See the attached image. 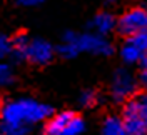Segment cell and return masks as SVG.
<instances>
[{"label":"cell","mask_w":147,"mask_h":135,"mask_svg":"<svg viewBox=\"0 0 147 135\" xmlns=\"http://www.w3.org/2000/svg\"><path fill=\"white\" fill-rule=\"evenodd\" d=\"M122 120L129 135H147V92L136 93L122 108Z\"/></svg>","instance_id":"cell-2"},{"label":"cell","mask_w":147,"mask_h":135,"mask_svg":"<svg viewBox=\"0 0 147 135\" xmlns=\"http://www.w3.org/2000/svg\"><path fill=\"white\" fill-rule=\"evenodd\" d=\"M79 50L80 54H92V55H107L112 54V44L107 40V37L99 35L95 32L79 34Z\"/></svg>","instance_id":"cell-7"},{"label":"cell","mask_w":147,"mask_h":135,"mask_svg":"<svg viewBox=\"0 0 147 135\" xmlns=\"http://www.w3.org/2000/svg\"><path fill=\"white\" fill-rule=\"evenodd\" d=\"M57 54L62 55L64 58H75L77 55H80V50H79V34H75L72 30L65 32L62 35L60 45L57 47Z\"/></svg>","instance_id":"cell-10"},{"label":"cell","mask_w":147,"mask_h":135,"mask_svg":"<svg viewBox=\"0 0 147 135\" xmlns=\"http://www.w3.org/2000/svg\"><path fill=\"white\" fill-rule=\"evenodd\" d=\"M100 135H129V130L122 117L117 115H109L104 118L100 125Z\"/></svg>","instance_id":"cell-11"},{"label":"cell","mask_w":147,"mask_h":135,"mask_svg":"<svg viewBox=\"0 0 147 135\" xmlns=\"http://www.w3.org/2000/svg\"><path fill=\"white\" fill-rule=\"evenodd\" d=\"M10 54H12V37L2 34L0 35V55L10 57Z\"/></svg>","instance_id":"cell-15"},{"label":"cell","mask_w":147,"mask_h":135,"mask_svg":"<svg viewBox=\"0 0 147 135\" xmlns=\"http://www.w3.org/2000/svg\"><path fill=\"white\" fill-rule=\"evenodd\" d=\"M85 120L72 110L54 114L44 125L45 135H82Z\"/></svg>","instance_id":"cell-3"},{"label":"cell","mask_w":147,"mask_h":135,"mask_svg":"<svg viewBox=\"0 0 147 135\" xmlns=\"http://www.w3.org/2000/svg\"><path fill=\"white\" fill-rule=\"evenodd\" d=\"M147 55V32L125 37V42L120 47V58L125 63H140Z\"/></svg>","instance_id":"cell-6"},{"label":"cell","mask_w":147,"mask_h":135,"mask_svg":"<svg viewBox=\"0 0 147 135\" xmlns=\"http://www.w3.org/2000/svg\"><path fill=\"white\" fill-rule=\"evenodd\" d=\"M97 100H99V95H97L94 90H84L82 93H80V97H79L80 105H82V107H85V108L94 107V105L97 103Z\"/></svg>","instance_id":"cell-13"},{"label":"cell","mask_w":147,"mask_h":135,"mask_svg":"<svg viewBox=\"0 0 147 135\" xmlns=\"http://www.w3.org/2000/svg\"><path fill=\"white\" fill-rule=\"evenodd\" d=\"M89 28L92 32L99 34V35L107 37L109 34H112L117 28V18L114 17L110 12H99L89 22Z\"/></svg>","instance_id":"cell-9"},{"label":"cell","mask_w":147,"mask_h":135,"mask_svg":"<svg viewBox=\"0 0 147 135\" xmlns=\"http://www.w3.org/2000/svg\"><path fill=\"white\" fill-rule=\"evenodd\" d=\"M139 83H140L139 79L130 70H127V69L115 70L109 85V92L112 100L117 102V103H122V102L125 103L129 99H132L136 95Z\"/></svg>","instance_id":"cell-4"},{"label":"cell","mask_w":147,"mask_h":135,"mask_svg":"<svg viewBox=\"0 0 147 135\" xmlns=\"http://www.w3.org/2000/svg\"><path fill=\"white\" fill-rule=\"evenodd\" d=\"M13 82V69L9 63H2L0 65V83L3 87H7Z\"/></svg>","instance_id":"cell-14"},{"label":"cell","mask_w":147,"mask_h":135,"mask_svg":"<svg viewBox=\"0 0 147 135\" xmlns=\"http://www.w3.org/2000/svg\"><path fill=\"white\" fill-rule=\"evenodd\" d=\"M17 3L20 7H27V9H32V7H38L44 3V0H17Z\"/></svg>","instance_id":"cell-17"},{"label":"cell","mask_w":147,"mask_h":135,"mask_svg":"<svg viewBox=\"0 0 147 135\" xmlns=\"http://www.w3.org/2000/svg\"><path fill=\"white\" fill-rule=\"evenodd\" d=\"M140 65V72H139V82H140V85L147 89V55L142 58V62L139 63Z\"/></svg>","instance_id":"cell-16"},{"label":"cell","mask_w":147,"mask_h":135,"mask_svg":"<svg viewBox=\"0 0 147 135\" xmlns=\"http://www.w3.org/2000/svg\"><path fill=\"white\" fill-rule=\"evenodd\" d=\"M117 30L125 37L147 32V7L136 5L127 9L117 18Z\"/></svg>","instance_id":"cell-5"},{"label":"cell","mask_w":147,"mask_h":135,"mask_svg":"<svg viewBox=\"0 0 147 135\" xmlns=\"http://www.w3.org/2000/svg\"><path fill=\"white\" fill-rule=\"evenodd\" d=\"M28 44L30 38L25 34H17L12 37V54L10 57H13L15 60H27V50H28Z\"/></svg>","instance_id":"cell-12"},{"label":"cell","mask_w":147,"mask_h":135,"mask_svg":"<svg viewBox=\"0 0 147 135\" xmlns=\"http://www.w3.org/2000/svg\"><path fill=\"white\" fill-rule=\"evenodd\" d=\"M105 2H109V3H114V2H117V0H105Z\"/></svg>","instance_id":"cell-18"},{"label":"cell","mask_w":147,"mask_h":135,"mask_svg":"<svg viewBox=\"0 0 147 135\" xmlns=\"http://www.w3.org/2000/svg\"><path fill=\"white\" fill-rule=\"evenodd\" d=\"M52 107L30 97L9 100L2 107L0 135H28L34 127L52 117Z\"/></svg>","instance_id":"cell-1"},{"label":"cell","mask_w":147,"mask_h":135,"mask_svg":"<svg viewBox=\"0 0 147 135\" xmlns=\"http://www.w3.org/2000/svg\"><path fill=\"white\" fill-rule=\"evenodd\" d=\"M55 48L50 42H47L44 38H30L27 50V62L34 63V65H49L54 60Z\"/></svg>","instance_id":"cell-8"}]
</instances>
